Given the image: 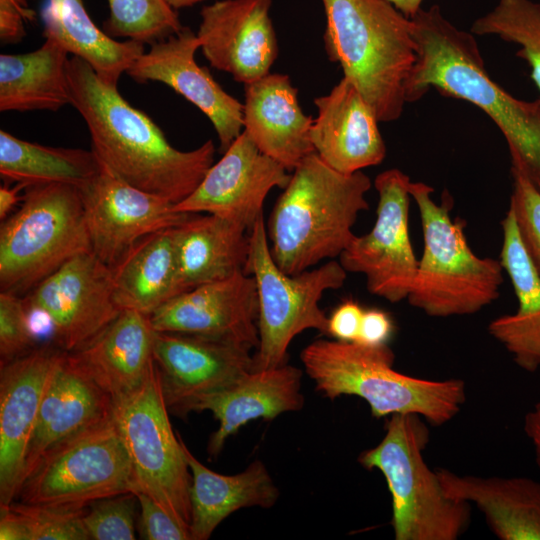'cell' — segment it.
<instances>
[{"mask_svg":"<svg viewBox=\"0 0 540 540\" xmlns=\"http://www.w3.org/2000/svg\"><path fill=\"white\" fill-rule=\"evenodd\" d=\"M70 104L87 124L91 150L115 176L173 204L187 198L214 164L215 145L182 151L117 86L103 82L83 59L67 63Z\"/></svg>","mask_w":540,"mask_h":540,"instance_id":"6da1fadb","label":"cell"},{"mask_svg":"<svg viewBox=\"0 0 540 540\" xmlns=\"http://www.w3.org/2000/svg\"><path fill=\"white\" fill-rule=\"evenodd\" d=\"M410 19L417 60L405 84L406 102L418 101L432 87L472 103L503 134L511 169L540 191V98H515L493 81L474 34L453 25L440 6L421 8Z\"/></svg>","mask_w":540,"mask_h":540,"instance_id":"7a4b0ae2","label":"cell"},{"mask_svg":"<svg viewBox=\"0 0 540 540\" xmlns=\"http://www.w3.org/2000/svg\"><path fill=\"white\" fill-rule=\"evenodd\" d=\"M370 178L341 173L315 152L293 170L266 225L271 255L278 267L295 275L339 257L355 234L360 212L368 210Z\"/></svg>","mask_w":540,"mask_h":540,"instance_id":"3957f363","label":"cell"},{"mask_svg":"<svg viewBox=\"0 0 540 540\" xmlns=\"http://www.w3.org/2000/svg\"><path fill=\"white\" fill-rule=\"evenodd\" d=\"M320 1L329 59L341 66L380 122L399 119L417 60L411 19L387 0Z\"/></svg>","mask_w":540,"mask_h":540,"instance_id":"277c9868","label":"cell"},{"mask_svg":"<svg viewBox=\"0 0 540 540\" xmlns=\"http://www.w3.org/2000/svg\"><path fill=\"white\" fill-rule=\"evenodd\" d=\"M300 358L319 393L330 400L358 396L375 418L417 414L440 426L454 418L466 400L460 379L428 380L396 371L388 344L318 339L302 350Z\"/></svg>","mask_w":540,"mask_h":540,"instance_id":"5b68a950","label":"cell"},{"mask_svg":"<svg viewBox=\"0 0 540 540\" xmlns=\"http://www.w3.org/2000/svg\"><path fill=\"white\" fill-rule=\"evenodd\" d=\"M417 204L424 248L407 297L410 305L432 317L470 315L495 301L503 283L500 260L479 257L469 247L462 220L450 216L448 193L436 203L434 189L410 181Z\"/></svg>","mask_w":540,"mask_h":540,"instance_id":"8992f818","label":"cell"},{"mask_svg":"<svg viewBox=\"0 0 540 540\" xmlns=\"http://www.w3.org/2000/svg\"><path fill=\"white\" fill-rule=\"evenodd\" d=\"M429 435L421 416L393 414L380 443L358 457L387 482L396 540H456L470 522V503L448 496L437 472L424 461Z\"/></svg>","mask_w":540,"mask_h":540,"instance_id":"52a82bcc","label":"cell"},{"mask_svg":"<svg viewBox=\"0 0 540 540\" xmlns=\"http://www.w3.org/2000/svg\"><path fill=\"white\" fill-rule=\"evenodd\" d=\"M89 251L80 190L67 184L27 187L20 208L0 227L1 292L32 290L66 261Z\"/></svg>","mask_w":540,"mask_h":540,"instance_id":"ba28073f","label":"cell"},{"mask_svg":"<svg viewBox=\"0 0 540 540\" xmlns=\"http://www.w3.org/2000/svg\"><path fill=\"white\" fill-rule=\"evenodd\" d=\"M250 248L244 272L256 283L259 344L253 354V370L287 363L291 341L307 329L327 334L328 317L319 306L328 290L341 288L347 271L339 261L290 275L274 261L266 224L260 216L249 232Z\"/></svg>","mask_w":540,"mask_h":540,"instance_id":"9c48e42d","label":"cell"},{"mask_svg":"<svg viewBox=\"0 0 540 540\" xmlns=\"http://www.w3.org/2000/svg\"><path fill=\"white\" fill-rule=\"evenodd\" d=\"M136 489L131 460L111 413L49 448L22 481L16 499L84 507Z\"/></svg>","mask_w":540,"mask_h":540,"instance_id":"30bf717a","label":"cell"},{"mask_svg":"<svg viewBox=\"0 0 540 540\" xmlns=\"http://www.w3.org/2000/svg\"><path fill=\"white\" fill-rule=\"evenodd\" d=\"M169 412L155 362L138 387L113 399L112 415L131 460L136 492L152 497L189 531L192 477Z\"/></svg>","mask_w":540,"mask_h":540,"instance_id":"8fae6325","label":"cell"},{"mask_svg":"<svg viewBox=\"0 0 540 540\" xmlns=\"http://www.w3.org/2000/svg\"><path fill=\"white\" fill-rule=\"evenodd\" d=\"M410 181L396 168L377 175L375 224L365 235H355L339 256L347 272L365 276L372 295L391 303L407 299L419 261L409 235Z\"/></svg>","mask_w":540,"mask_h":540,"instance_id":"7c38bea8","label":"cell"},{"mask_svg":"<svg viewBox=\"0 0 540 540\" xmlns=\"http://www.w3.org/2000/svg\"><path fill=\"white\" fill-rule=\"evenodd\" d=\"M24 300L48 314L53 339L66 352L82 348L122 311L114 298L112 269L91 251L66 261Z\"/></svg>","mask_w":540,"mask_h":540,"instance_id":"4fadbf2b","label":"cell"},{"mask_svg":"<svg viewBox=\"0 0 540 540\" xmlns=\"http://www.w3.org/2000/svg\"><path fill=\"white\" fill-rule=\"evenodd\" d=\"M80 192L91 252L111 269L139 240L178 226L191 215L177 212L172 202L121 180L103 164Z\"/></svg>","mask_w":540,"mask_h":540,"instance_id":"5bb4252c","label":"cell"},{"mask_svg":"<svg viewBox=\"0 0 540 540\" xmlns=\"http://www.w3.org/2000/svg\"><path fill=\"white\" fill-rule=\"evenodd\" d=\"M252 348L198 334L155 331L153 356L171 413L186 416L197 398L253 370Z\"/></svg>","mask_w":540,"mask_h":540,"instance_id":"9a60e30c","label":"cell"},{"mask_svg":"<svg viewBox=\"0 0 540 540\" xmlns=\"http://www.w3.org/2000/svg\"><path fill=\"white\" fill-rule=\"evenodd\" d=\"M264 154L246 131L231 143L198 187L174 204L177 212L213 214L244 225L249 231L263 215L264 201L273 188L284 189L291 174Z\"/></svg>","mask_w":540,"mask_h":540,"instance_id":"2e32d148","label":"cell"},{"mask_svg":"<svg viewBox=\"0 0 540 540\" xmlns=\"http://www.w3.org/2000/svg\"><path fill=\"white\" fill-rule=\"evenodd\" d=\"M272 0H221L201 9L197 37L210 65L244 85L270 73L278 41Z\"/></svg>","mask_w":540,"mask_h":540,"instance_id":"e0dca14e","label":"cell"},{"mask_svg":"<svg viewBox=\"0 0 540 540\" xmlns=\"http://www.w3.org/2000/svg\"><path fill=\"white\" fill-rule=\"evenodd\" d=\"M159 332L198 334L256 349L258 297L254 278L239 272L184 291L149 315Z\"/></svg>","mask_w":540,"mask_h":540,"instance_id":"ac0fdd59","label":"cell"},{"mask_svg":"<svg viewBox=\"0 0 540 540\" xmlns=\"http://www.w3.org/2000/svg\"><path fill=\"white\" fill-rule=\"evenodd\" d=\"M200 40L188 27L150 45L127 70L139 83L157 81L171 87L211 121L224 153L241 134L243 104L228 94L209 71L195 61Z\"/></svg>","mask_w":540,"mask_h":540,"instance_id":"d6986e66","label":"cell"},{"mask_svg":"<svg viewBox=\"0 0 540 540\" xmlns=\"http://www.w3.org/2000/svg\"><path fill=\"white\" fill-rule=\"evenodd\" d=\"M62 352L45 345L1 365L0 505L16 499L41 402Z\"/></svg>","mask_w":540,"mask_h":540,"instance_id":"ffe728a7","label":"cell"},{"mask_svg":"<svg viewBox=\"0 0 540 540\" xmlns=\"http://www.w3.org/2000/svg\"><path fill=\"white\" fill-rule=\"evenodd\" d=\"M317 117L310 131L315 153L333 169L355 173L380 164L386 146L380 122L358 88L343 77L332 90L314 99Z\"/></svg>","mask_w":540,"mask_h":540,"instance_id":"44dd1931","label":"cell"},{"mask_svg":"<svg viewBox=\"0 0 540 540\" xmlns=\"http://www.w3.org/2000/svg\"><path fill=\"white\" fill-rule=\"evenodd\" d=\"M302 370L288 363L270 369L251 370L230 385L197 398L188 412L210 411L219 421L208 443L216 457L226 440L249 421L271 420L303 408Z\"/></svg>","mask_w":540,"mask_h":540,"instance_id":"7402d4cb","label":"cell"},{"mask_svg":"<svg viewBox=\"0 0 540 540\" xmlns=\"http://www.w3.org/2000/svg\"><path fill=\"white\" fill-rule=\"evenodd\" d=\"M113 398L63 351L49 379L28 445L24 478L52 446L105 419ZM22 483V482H21Z\"/></svg>","mask_w":540,"mask_h":540,"instance_id":"603a6c76","label":"cell"},{"mask_svg":"<svg viewBox=\"0 0 540 540\" xmlns=\"http://www.w3.org/2000/svg\"><path fill=\"white\" fill-rule=\"evenodd\" d=\"M243 127L261 152L288 171L315 152L313 118L299 105L297 89L285 74L268 73L244 85Z\"/></svg>","mask_w":540,"mask_h":540,"instance_id":"cb8c5ba5","label":"cell"},{"mask_svg":"<svg viewBox=\"0 0 540 540\" xmlns=\"http://www.w3.org/2000/svg\"><path fill=\"white\" fill-rule=\"evenodd\" d=\"M154 334L148 315L122 310L90 342L70 353L114 399L132 391L145 379L155 362Z\"/></svg>","mask_w":540,"mask_h":540,"instance_id":"d4e9b609","label":"cell"},{"mask_svg":"<svg viewBox=\"0 0 540 540\" xmlns=\"http://www.w3.org/2000/svg\"><path fill=\"white\" fill-rule=\"evenodd\" d=\"M500 262L518 300L517 311L493 319L489 334L499 341L523 370L540 368V275L522 242L513 210L501 222Z\"/></svg>","mask_w":540,"mask_h":540,"instance_id":"484cf974","label":"cell"},{"mask_svg":"<svg viewBox=\"0 0 540 540\" xmlns=\"http://www.w3.org/2000/svg\"><path fill=\"white\" fill-rule=\"evenodd\" d=\"M445 493L475 504L501 540H540V483L525 477L457 475L438 469Z\"/></svg>","mask_w":540,"mask_h":540,"instance_id":"4316f807","label":"cell"},{"mask_svg":"<svg viewBox=\"0 0 540 540\" xmlns=\"http://www.w3.org/2000/svg\"><path fill=\"white\" fill-rule=\"evenodd\" d=\"M180 441L192 477L191 540L208 539L226 517L241 508H270L276 504L279 490L261 461H253L238 474L222 475L204 466L181 437Z\"/></svg>","mask_w":540,"mask_h":540,"instance_id":"83f0119b","label":"cell"},{"mask_svg":"<svg viewBox=\"0 0 540 540\" xmlns=\"http://www.w3.org/2000/svg\"><path fill=\"white\" fill-rule=\"evenodd\" d=\"M249 230L213 214H191L175 227L182 292L244 272L250 248Z\"/></svg>","mask_w":540,"mask_h":540,"instance_id":"f1b7e54d","label":"cell"},{"mask_svg":"<svg viewBox=\"0 0 540 540\" xmlns=\"http://www.w3.org/2000/svg\"><path fill=\"white\" fill-rule=\"evenodd\" d=\"M175 227L142 238L112 269L114 298L121 310L149 316L182 293Z\"/></svg>","mask_w":540,"mask_h":540,"instance_id":"f546056e","label":"cell"},{"mask_svg":"<svg viewBox=\"0 0 540 540\" xmlns=\"http://www.w3.org/2000/svg\"><path fill=\"white\" fill-rule=\"evenodd\" d=\"M43 36L60 43L69 53L85 60L99 78L112 86L142 55L144 44L120 42L95 25L83 0H48L42 10Z\"/></svg>","mask_w":540,"mask_h":540,"instance_id":"4dcf8cb0","label":"cell"},{"mask_svg":"<svg viewBox=\"0 0 540 540\" xmlns=\"http://www.w3.org/2000/svg\"><path fill=\"white\" fill-rule=\"evenodd\" d=\"M69 52L45 39L40 48L0 55V111H57L70 104Z\"/></svg>","mask_w":540,"mask_h":540,"instance_id":"1f68e13d","label":"cell"},{"mask_svg":"<svg viewBox=\"0 0 540 540\" xmlns=\"http://www.w3.org/2000/svg\"><path fill=\"white\" fill-rule=\"evenodd\" d=\"M101 168L92 150L45 146L0 130V176L6 184H67L80 190Z\"/></svg>","mask_w":540,"mask_h":540,"instance_id":"d6a6232c","label":"cell"},{"mask_svg":"<svg viewBox=\"0 0 540 540\" xmlns=\"http://www.w3.org/2000/svg\"><path fill=\"white\" fill-rule=\"evenodd\" d=\"M474 35H494L520 46L516 55L531 68V78L540 90V3L533 0H499L497 5L471 25Z\"/></svg>","mask_w":540,"mask_h":540,"instance_id":"836d02e7","label":"cell"},{"mask_svg":"<svg viewBox=\"0 0 540 540\" xmlns=\"http://www.w3.org/2000/svg\"><path fill=\"white\" fill-rule=\"evenodd\" d=\"M106 33L140 43L153 44L178 33L179 16L166 0H107Z\"/></svg>","mask_w":540,"mask_h":540,"instance_id":"e575fe53","label":"cell"},{"mask_svg":"<svg viewBox=\"0 0 540 540\" xmlns=\"http://www.w3.org/2000/svg\"><path fill=\"white\" fill-rule=\"evenodd\" d=\"M22 520L29 540H88L83 516L87 506L29 504L8 505Z\"/></svg>","mask_w":540,"mask_h":540,"instance_id":"d590c367","label":"cell"},{"mask_svg":"<svg viewBox=\"0 0 540 540\" xmlns=\"http://www.w3.org/2000/svg\"><path fill=\"white\" fill-rule=\"evenodd\" d=\"M135 493H124L96 500L87 506L84 526L93 540H134Z\"/></svg>","mask_w":540,"mask_h":540,"instance_id":"8d00e7d4","label":"cell"},{"mask_svg":"<svg viewBox=\"0 0 540 540\" xmlns=\"http://www.w3.org/2000/svg\"><path fill=\"white\" fill-rule=\"evenodd\" d=\"M510 208L528 255L540 275V191L517 170L511 169Z\"/></svg>","mask_w":540,"mask_h":540,"instance_id":"74e56055","label":"cell"},{"mask_svg":"<svg viewBox=\"0 0 540 540\" xmlns=\"http://www.w3.org/2000/svg\"><path fill=\"white\" fill-rule=\"evenodd\" d=\"M36 340L31 332L24 299L10 292L0 293L1 365L31 351Z\"/></svg>","mask_w":540,"mask_h":540,"instance_id":"f35d334b","label":"cell"},{"mask_svg":"<svg viewBox=\"0 0 540 540\" xmlns=\"http://www.w3.org/2000/svg\"><path fill=\"white\" fill-rule=\"evenodd\" d=\"M140 505L138 530L146 540H191L189 531L175 521L152 497L135 492Z\"/></svg>","mask_w":540,"mask_h":540,"instance_id":"ab89813d","label":"cell"},{"mask_svg":"<svg viewBox=\"0 0 540 540\" xmlns=\"http://www.w3.org/2000/svg\"><path fill=\"white\" fill-rule=\"evenodd\" d=\"M36 12L26 0H0V39L4 44L20 42L26 35L25 23L33 22Z\"/></svg>","mask_w":540,"mask_h":540,"instance_id":"60d3db41","label":"cell"},{"mask_svg":"<svg viewBox=\"0 0 540 540\" xmlns=\"http://www.w3.org/2000/svg\"><path fill=\"white\" fill-rule=\"evenodd\" d=\"M364 309L349 299L342 302L328 317L327 334L336 340L355 342L363 317Z\"/></svg>","mask_w":540,"mask_h":540,"instance_id":"b9f144b4","label":"cell"},{"mask_svg":"<svg viewBox=\"0 0 540 540\" xmlns=\"http://www.w3.org/2000/svg\"><path fill=\"white\" fill-rule=\"evenodd\" d=\"M394 324L388 313L379 309L364 310L356 343L366 346L387 344Z\"/></svg>","mask_w":540,"mask_h":540,"instance_id":"7bdbcfd3","label":"cell"},{"mask_svg":"<svg viewBox=\"0 0 540 540\" xmlns=\"http://www.w3.org/2000/svg\"><path fill=\"white\" fill-rule=\"evenodd\" d=\"M524 431L532 442L535 460L540 469V401L525 415Z\"/></svg>","mask_w":540,"mask_h":540,"instance_id":"ee69618b","label":"cell"},{"mask_svg":"<svg viewBox=\"0 0 540 540\" xmlns=\"http://www.w3.org/2000/svg\"><path fill=\"white\" fill-rule=\"evenodd\" d=\"M27 186L17 183L14 187H9L7 184L0 187V219L5 220L12 209L23 201L24 195H20L23 189Z\"/></svg>","mask_w":540,"mask_h":540,"instance_id":"f6af8a7d","label":"cell"},{"mask_svg":"<svg viewBox=\"0 0 540 540\" xmlns=\"http://www.w3.org/2000/svg\"><path fill=\"white\" fill-rule=\"evenodd\" d=\"M406 17H413L420 9L423 0H387Z\"/></svg>","mask_w":540,"mask_h":540,"instance_id":"bcb514c9","label":"cell"},{"mask_svg":"<svg viewBox=\"0 0 540 540\" xmlns=\"http://www.w3.org/2000/svg\"><path fill=\"white\" fill-rule=\"evenodd\" d=\"M166 1L172 8L176 10L179 8L192 6L204 0H166Z\"/></svg>","mask_w":540,"mask_h":540,"instance_id":"7dc6e473","label":"cell"}]
</instances>
